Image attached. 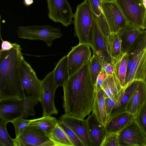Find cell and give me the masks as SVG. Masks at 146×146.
Segmentation results:
<instances>
[{"instance_id":"cell-45","label":"cell","mask_w":146,"mask_h":146,"mask_svg":"<svg viewBox=\"0 0 146 146\" xmlns=\"http://www.w3.org/2000/svg\"><path fill=\"white\" fill-rule=\"evenodd\" d=\"M106 1H114V0H104Z\"/></svg>"},{"instance_id":"cell-23","label":"cell","mask_w":146,"mask_h":146,"mask_svg":"<svg viewBox=\"0 0 146 146\" xmlns=\"http://www.w3.org/2000/svg\"><path fill=\"white\" fill-rule=\"evenodd\" d=\"M105 98L114 96L121 92L123 88L113 72L111 75H107L101 86Z\"/></svg>"},{"instance_id":"cell-12","label":"cell","mask_w":146,"mask_h":146,"mask_svg":"<svg viewBox=\"0 0 146 146\" xmlns=\"http://www.w3.org/2000/svg\"><path fill=\"white\" fill-rule=\"evenodd\" d=\"M48 16L52 21L67 27L72 22L74 14L67 0H46Z\"/></svg>"},{"instance_id":"cell-28","label":"cell","mask_w":146,"mask_h":146,"mask_svg":"<svg viewBox=\"0 0 146 146\" xmlns=\"http://www.w3.org/2000/svg\"><path fill=\"white\" fill-rule=\"evenodd\" d=\"M48 136L54 143V146H74L58 123Z\"/></svg>"},{"instance_id":"cell-32","label":"cell","mask_w":146,"mask_h":146,"mask_svg":"<svg viewBox=\"0 0 146 146\" xmlns=\"http://www.w3.org/2000/svg\"><path fill=\"white\" fill-rule=\"evenodd\" d=\"M59 125L64 131L74 146H85L75 133L63 121H58Z\"/></svg>"},{"instance_id":"cell-10","label":"cell","mask_w":146,"mask_h":146,"mask_svg":"<svg viewBox=\"0 0 146 146\" xmlns=\"http://www.w3.org/2000/svg\"><path fill=\"white\" fill-rule=\"evenodd\" d=\"M121 146H146V134L135 118L119 131Z\"/></svg>"},{"instance_id":"cell-21","label":"cell","mask_w":146,"mask_h":146,"mask_svg":"<svg viewBox=\"0 0 146 146\" xmlns=\"http://www.w3.org/2000/svg\"><path fill=\"white\" fill-rule=\"evenodd\" d=\"M92 111L99 123L104 128L110 117L107 113L105 98L102 89L95 92Z\"/></svg>"},{"instance_id":"cell-36","label":"cell","mask_w":146,"mask_h":146,"mask_svg":"<svg viewBox=\"0 0 146 146\" xmlns=\"http://www.w3.org/2000/svg\"><path fill=\"white\" fill-rule=\"evenodd\" d=\"M135 118L146 134V102L135 115Z\"/></svg>"},{"instance_id":"cell-8","label":"cell","mask_w":146,"mask_h":146,"mask_svg":"<svg viewBox=\"0 0 146 146\" xmlns=\"http://www.w3.org/2000/svg\"><path fill=\"white\" fill-rule=\"evenodd\" d=\"M58 87L54 81V70L49 72L42 80V95L40 102L43 111L42 116H51L58 113L54 103L55 93Z\"/></svg>"},{"instance_id":"cell-22","label":"cell","mask_w":146,"mask_h":146,"mask_svg":"<svg viewBox=\"0 0 146 146\" xmlns=\"http://www.w3.org/2000/svg\"><path fill=\"white\" fill-rule=\"evenodd\" d=\"M135 117V115L126 112L111 118L104 127L106 133L119 131Z\"/></svg>"},{"instance_id":"cell-44","label":"cell","mask_w":146,"mask_h":146,"mask_svg":"<svg viewBox=\"0 0 146 146\" xmlns=\"http://www.w3.org/2000/svg\"><path fill=\"white\" fill-rule=\"evenodd\" d=\"M144 82L146 84V70H145V78L144 80Z\"/></svg>"},{"instance_id":"cell-37","label":"cell","mask_w":146,"mask_h":146,"mask_svg":"<svg viewBox=\"0 0 146 146\" xmlns=\"http://www.w3.org/2000/svg\"><path fill=\"white\" fill-rule=\"evenodd\" d=\"M121 92L114 96L105 98V104L107 113L109 116L110 117V119L112 109L118 99Z\"/></svg>"},{"instance_id":"cell-24","label":"cell","mask_w":146,"mask_h":146,"mask_svg":"<svg viewBox=\"0 0 146 146\" xmlns=\"http://www.w3.org/2000/svg\"><path fill=\"white\" fill-rule=\"evenodd\" d=\"M58 121L56 118L50 116H42L40 118L31 120L27 125L42 131L48 136L58 123Z\"/></svg>"},{"instance_id":"cell-42","label":"cell","mask_w":146,"mask_h":146,"mask_svg":"<svg viewBox=\"0 0 146 146\" xmlns=\"http://www.w3.org/2000/svg\"><path fill=\"white\" fill-rule=\"evenodd\" d=\"M143 4L146 9V0H142Z\"/></svg>"},{"instance_id":"cell-25","label":"cell","mask_w":146,"mask_h":146,"mask_svg":"<svg viewBox=\"0 0 146 146\" xmlns=\"http://www.w3.org/2000/svg\"><path fill=\"white\" fill-rule=\"evenodd\" d=\"M53 70L56 83L58 87L63 86L69 78L67 56H64L59 61Z\"/></svg>"},{"instance_id":"cell-35","label":"cell","mask_w":146,"mask_h":146,"mask_svg":"<svg viewBox=\"0 0 146 146\" xmlns=\"http://www.w3.org/2000/svg\"><path fill=\"white\" fill-rule=\"evenodd\" d=\"M31 121V120L26 119H24L23 117H21L11 122L15 127L16 137L20 135L24 128Z\"/></svg>"},{"instance_id":"cell-43","label":"cell","mask_w":146,"mask_h":146,"mask_svg":"<svg viewBox=\"0 0 146 146\" xmlns=\"http://www.w3.org/2000/svg\"><path fill=\"white\" fill-rule=\"evenodd\" d=\"M144 28L145 29H146V13L145 14V21H144Z\"/></svg>"},{"instance_id":"cell-34","label":"cell","mask_w":146,"mask_h":146,"mask_svg":"<svg viewBox=\"0 0 146 146\" xmlns=\"http://www.w3.org/2000/svg\"><path fill=\"white\" fill-rule=\"evenodd\" d=\"M118 132L106 133L100 146H121Z\"/></svg>"},{"instance_id":"cell-41","label":"cell","mask_w":146,"mask_h":146,"mask_svg":"<svg viewBox=\"0 0 146 146\" xmlns=\"http://www.w3.org/2000/svg\"><path fill=\"white\" fill-rule=\"evenodd\" d=\"M33 2V0H23V3L26 6H29Z\"/></svg>"},{"instance_id":"cell-3","label":"cell","mask_w":146,"mask_h":146,"mask_svg":"<svg viewBox=\"0 0 146 146\" xmlns=\"http://www.w3.org/2000/svg\"><path fill=\"white\" fill-rule=\"evenodd\" d=\"M94 15L86 0L78 4L74 14V34L79 44L91 45L90 37Z\"/></svg>"},{"instance_id":"cell-19","label":"cell","mask_w":146,"mask_h":146,"mask_svg":"<svg viewBox=\"0 0 146 146\" xmlns=\"http://www.w3.org/2000/svg\"><path fill=\"white\" fill-rule=\"evenodd\" d=\"M138 81L133 82L123 89L113 107L110 119L126 113L127 103Z\"/></svg>"},{"instance_id":"cell-31","label":"cell","mask_w":146,"mask_h":146,"mask_svg":"<svg viewBox=\"0 0 146 146\" xmlns=\"http://www.w3.org/2000/svg\"><path fill=\"white\" fill-rule=\"evenodd\" d=\"M8 123L0 117V146H14L13 139L10 136L7 130Z\"/></svg>"},{"instance_id":"cell-40","label":"cell","mask_w":146,"mask_h":146,"mask_svg":"<svg viewBox=\"0 0 146 146\" xmlns=\"http://www.w3.org/2000/svg\"><path fill=\"white\" fill-rule=\"evenodd\" d=\"M14 43H12L7 41L2 40L1 51H8L14 47Z\"/></svg>"},{"instance_id":"cell-6","label":"cell","mask_w":146,"mask_h":146,"mask_svg":"<svg viewBox=\"0 0 146 146\" xmlns=\"http://www.w3.org/2000/svg\"><path fill=\"white\" fill-rule=\"evenodd\" d=\"M107 36L101 27L97 17L94 15L90 33V46L93 55L98 56L103 63H112L108 49Z\"/></svg>"},{"instance_id":"cell-4","label":"cell","mask_w":146,"mask_h":146,"mask_svg":"<svg viewBox=\"0 0 146 146\" xmlns=\"http://www.w3.org/2000/svg\"><path fill=\"white\" fill-rule=\"evenodd\" d=\"M17 32L19 38L42 40L46 42L48 47L51 46L54 40L61 38L62 36L59 28L49 25L19 26Z\"/></svg>"},{"instance_id":"cell-17","label":"cell","mask_w":146,"mask_h":146,"mask_svg":"<svg viewBox=\"0 0 146 146\" xmlns=\"http://www.w3.org/2000/svg\"><path fill=\"white\" fill-rule=\"evenodd\" d=\"M146 102V84L139 81L127 103L126 112L135 115Z\"/></svg>"},{"instance_id":"cell-14","label":"cell","mask_w":146,"mask_h":146,"mask_svg":"<svg viewBox=\"0 0 146 146\" xmlns=\"http://www.w3.org/2000/svg\"><path fill=\"white\" fill-rule=\"evenodd\" d=\"M146 69V47L127 66L125 88L135 81H144Z\"/></svg>"},{"instance_id":"cell-13","label":"cell","mask_w":146,"mask_h":146,"mask_svg":"<svg viewBox=\"0 0 146 146\" xmlns=\"http://www.w3.org/2000/svg\"><path fill=\"white\" fill-rule=\"evenodd\" d=\"M90 46L85 44H79L72 47L67 55L69 77L73 74L88 62L91 57Z\"/></svg>"},{"instance_id":"cell-15","label":"cell","mask_w":146,"mask_h":146,"mask_svg":"<svg viewBox=\"0 0 146 146\" xmlns=\"http://www.w3.org/2000/svg\"><path fill=\"white\" fill-rule=\"evenodd\" d=\"M23 100L18 98L0 99V117L9 122L23 117Z\"/></svg>"},{"instance_id":"cell-38","label":"cell","mask_w":146,"mask_h":146,"mask_svg":"<svg viewBox=\"0 0 146 146\" xmlns=\"http://www.w3.org/2000/svg\"><path fill=\"white\" fill-rule=\"evenodd\" d=\"M106 76V73L102 69V71L98 77L96 84L94 86L95 92L102 89L101 86Z\"/></svg>"},{"instance_id":"cell-5","label":"cell","mask_w":146,"mask_h":146,"mask_svg":"<svg viewBox=\"0 0 146 146\" xmlns=\"http://www.w3.org/2000/svg\"><path fill=\"white\" fill-rule=\"evenodd\" d=\"M20 77L24 99H38L40 102L42 80L38 78L32 68L24 58L21 61Z\"/></svg>"},{"instance_id":"cell-11","label":"cell","mask_w":146,"mask_h":146,"mask_svg":"<svg viewBox=\"0 0 146 146\" xmlns=\"http://www.w3.org/2000/svg\"><path fill=\"white\" fill-rule=\"evenodd\" d=\"M102 7L110 33H117L128 22L114 1L102 0Z\"/></svg>"},{"instance_id":"cell-18","label":"cell","mask_w":146,"mask_h":146,"mask_svg":"<svg viewBox=\"0 0 146 146\" xmlns=\"http://www.w3.org/2000/svg\"><path fill=\"white\" fill-rule=\"evenodd\" d=\"M143 31L140 28L129 22L119 30L117 33L123 53L127 52Z\"/></svg>"},{"instance_id":"cell-30","label":"cell","mask_w":146,"mask_h":146,"mask_svg":"<svg viewBox=\"0 0 146 146\" xmlns=\"http://www.w3.org/2000/svg\"><path fill=\"white\" fill-rule=\"evenodd\" d=\"M88 64L90 77L94 86L98 77L102 70L103 62L98 56L93 54L88 61Z\"/></svg>"},{"instance_id":"cell-9","label":"cell","mask_w":146,"mask_h":146,"mask_svg":"<svg viewBox=\"0 0 146 146\" xmlns=\"http://www.w3.org/2000/svg\"><path fill=\"white\" fill-rule=\"evenodd\" d=\"M14 146H54L42 131L27 125L20 135L13 139Z\"/></svg>"},{"instance_id":"cell-7","label":"cell","mask_w":146,"mask_h":146,"mask_svg":"<svg viewBox=\"0 0 146 146\" xmlns=\"http://www.w3.org/2000/svg\"><path fill=\"white\" fill-rule=\"evenodd\" d=\"M128 22L140 28H144L146 9L142 0H114Z\"/></svg>"},{"instance_id":"cell-39","label":"cell","mask_w":146,"mask_h":146,"mask_svg":"<svg viewBox=\"0 0 146 146\" xmlns=\"http://www.w3.org/2000/svg\"><path fill=\"white\" fill-rule=\"evenodd\" d=\"M103 70L107 76L112 75L114 71V64L111 62L104 63Z\"/></svg>"},{"instance_id":"cell-26","label":"cell","mask_w":146,"mask_h":146,"mask_svg":"<svg viewBox=\"0 0 146 146\" xmlns=\"http://www.w3.org/2000/svg\"><path fill=\"white\" fill-rule=\"evenodd\" d=\"M107 39L108 52L114 64L123 54L120 39L118 33H111L107 36Z\"/></svg>"},{"instance_id":"cell-20","label":"cell","mask_w":146,"mask_h":146,"mask_svg":"<svg viewBox=\"0 0 146 146\" xmlns=\"http://www.w3.org/2000/svg\"><path fill=\"white\" fill-rule=\"evenodd\" d=\"M86 120L93 146H100L106 133L104 128L93 113L88 115Z\"/></svg>"},{"instance_id":"cell-1","label":"cell","mask_w":146,"mask_h":146,"mask_svg":"<svg viewBox=\"0 0 146 146\" xmlns=\"http://www.w3.org/2000/svg\"><path fill=\"white\" fill-rule=\"evenodd\" d=\"M88 61L69 77L63 86L62 107L65 114L82 119L92 111L95 94Z\"/></svg>"},{"instance_id":"cell-27","label":"cell","mask_w":146,"mask_h":146,"mask_svg":"<svg viewBox=\"0 0 146 146\" xmlns=\"http://www.w3.org/2000/svg\"><path fill=\"white\" fill-rule=\"evenodd\" d=\"M128 55L124 53L114 64V72L123 88L125 87V81L127 70Z\"/></svg>"},{"instance_id":"cell-33","label":"cell","mask_w":146,"mask_h":146,"mask_svg":"<svg viewBox=\"0 0 146 146\" xmlns=\"http://www.w3.org/2000/svg\"><path fill=\"white\" fill-rule=\"evenodd\" d=\"M40 101L38 99H24L23 117L27 118L29 116H34L35 114L34 107Z\"/></svg>"},{"instance_id":"cell-2","label":"cell","mask_w":146,"mask_h":146,"mask_svg":"<svg viewBox=\"0 0 146 146\" xmlns=\"http://www.w3.org/2000/svg\"><path fill=\"white\" fill-rule=\"evenodd\" d=\"M21 46L14 43L8 51L0 50V99L24 97L20 77L21 61L23 58Z\"/></svg>"},{"instance_id":"cell-29","label":"cell","mask_w":146,"mask_h":146,"mask_svg":"<svg viewBox=\"0 0 146 146\" xmlns=\"http://www.w3.org/2000/svg\"><path fill=\"white\" fill-rule=\"evenodd\" d=\"M94 15L105 34L107 36L110 32L102 12V0H86Z\"/></svg>"},{"instance_id":"cell-16","label":"cell","mask_w":146,"mask_h":146,"mask_svg":"<svg viewBox=\"0 0 146 146\" xmlns=\"http://www.w3.org/2000/svg\"><path fill=\"white\" fill-rule=\"evenodd\" d=\"M60 120L73 131L85 146H93L86 119L64 114L60 117Z\"/></svg>"}]
</instances>
